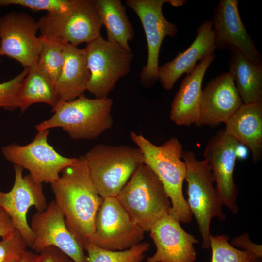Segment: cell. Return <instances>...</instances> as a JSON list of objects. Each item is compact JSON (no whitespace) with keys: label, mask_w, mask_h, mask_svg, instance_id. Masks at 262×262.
I'll list each match as a JSON object with an SVG mask.
<instances>
[{"label":"cell","mask_w":262,"mask_h":262,"mask_svg":"<svg viewBox=\"0 0 262 262\" xmlns=\"http://www.w3.org/2000/svg\"><path fill=\"white\" fill-rule=\"evenodd\" d=\"M50 184L54 201L64 214L69 230L82 247L91 244L103 198L91 178L85 156L76 158Z\"/></svg>","instance_id":"obj_1"},{"label":"cell","mask_w":262,"mask_h":262,"mask_svg":"<svg viewBox=\"0 0 262 262\" xmlns=\"http://www.w3.org/2000/svg\"><path fill=\"white\" fill-rule=\"evenodd\" d=\"M130 137L143 154L144 164L156 175L169 197V213L179 222L191 221L192 214L183 194L186 165L182 161L183 147L178 139L172 137L160 146L153 144L142 134L131 131Z\"/></svg>","instance_id":"obj_2"},{"label":"cell","mask_w":262,"mask_h":262,"mask_svg":"<svg viewBox=\"0 0 262 262\" xmlns=\"http://www.w3.org/2000/svg\"><path fill=\"white\" fill-rule=\"evenodd\" d=\"M113 100L90 99L84 94L75 99L60 101L53 115L35 126L38 131L60 128L75 140L95 139L113 124Z\"/></svg>","instance_id":"obj_3"},{"label":"cell","mask_w":262,"mask_h":262,"mask_svg":"<svg viewBox=\"0 0 262 262\" xmlns=\"http://www.w3.org/2000/svg\"><path fill=\"white\" fill-rule=\"evenodd\" d=\"M91 178L101 197H116L144 159L138 147L98 144L84 155Z\"/></svg>","instance_id":"obj_4"},{"label":"cell","mask_w":262,"mask_h":262,"mask_svg":"<svg viewBox=\"0 0 262 262\" xmlns=\"http://www.w3.org/2000/svg\"><path fill=\"white\" fill-rule=\"evenodd\" d=\"M133 220L145 232L171 207L170 199L160 180L146 164H141L116 196Z\"/></svg>","instance_id":"obj_5"},{"label":"cell","mask_w":262,"mask_h":262,"mask_svg":"<svg viewBox=\"0 0 262 262\" xmlns=\"http://www.w3.org/2000/svg\"><path fill=\"white\" fill-rule=\"evenodd\" d=\"M182 158L186 165L187 203L196 219L202 239V247H210V223L213 218H226L223 205L213 186L214 178L207 162L196 159L192 151H183Z\"/></svg>","instance_id":"obj_6"},{"label":"cell","mask_w":262,"mask_h":262,"mask_svg":"<svg viewBox=\"0 0 262 262\" xmlns=\"http://www.w3.org/2000/svg\"><path fill=\"white\" fill-rule=\"evenodd\" d=\"M37 22L40 36L77 47L100 36L103 26L94 0H73L67 11L47 13Z\"/></svg>","instance_id":"obj_7"},{"label":"cell","mask_w":262,"mask_h":262,"mask_svg":"<svg viewBox=\"0 0 262 262\" xmlns=\"http://www.w3.org/2000/svg\"><path fill=\"white\" fill-rule=\"evenodd\" d=\"M84 49L90 72L87 90L96 98H107L117 82L130 72L133 53L101 35L86 43Z\"/></svg>","instance_id":"obj_8"},{"label":"cell","mask_w":262,"mask_h":262,"mask_svg":"<svg viewBox=\"0 0 262 262\" xmlns=\"http://www.w3.org/2000/svg\"><path fill=\"white\" fill-rule=\"evenodd\" d=\"M49 130L38 131L33 139L25 145L12 143L2 147L8 161L29 171L36 182L52 183L62 171L75 162L76 158L62 156L48 142Z\"/></svg>","instance_id":"obj_9"},{"label":"cell","mask_w":262,"mask_h":262,"mask_svg":"<svg viewBox=\"0 0 262 262\" xmlns=\"http://www.w3.org/2000/svg\"><path fill=\"white\" fill-rule=\"evenodd\" d=\"M145 232L116 197L103 198L96 216L91 244L107 250H124L142 242Z\"/></svg>","instance_id":"obj_10"},{"label":"cell","mask_w":262,"mask_h":262,"mask_svg":"<svg viewBox=\"0 0 262 262\" xmlns=\"http://www.w3.org/2000/svg\"><path fill=\"white\" fill-rule=\"evenodd\" d=\"M167 0H127L126 4L138 16L142 25L147 46V59L141 71V81L148 88L158 80V62L160 48L166 36L174 37L177 27L164 16L162 8Z\"/></svg>","instance_id":"obj_11"},{"label":"cell","mask_w":262,"mask_h":262,"mask_svg":"<svg viewBox=\"0 0 262 262\" xmlns=\"http://www.w3.org/2000/svg\"><path fill=\"white\" fill-rule=\"evenodd\" d=\"M37 21L25 12H11L0 17V56L18 62L24 68L36 64L42 49Z\"/></svg>","instance_id":"obj_12"},{"label":"cell","mask_w":262,"mask_h":262,"mask_svg":"<svg viewBox=\"0 0 262 262\" xmlns=\"http://www.w3.org/2000/svg\"><path fill=\"white\" fill-rule=\"evenodd\" d=\"M239 144L224 129H220L209 139L203 153L204 160L211 167L222 204L233 213L238 212V190L233 174Z\"/></svg>","instance_id":"obj_13"},{"label":"cell","mask_w":262,"mask_h":262,"mask_svg":"<svg viewBox=\"0 0 262 262\" xmlns=\"http://www.w3.org/2000/svg\"><path fill=\"white\" fill-rule=\"evenodd\" d=\"M30 226L34 234L30 247L35 253L53 246L74 262H87L84 250L68 229L64 214L54 200L44 210L37 211L33 215Z\"/></svg>","instance_id":"obj_14"},{"label":"cell","mask_w":262,"mask_h":262,"mask_svg":"<svg viewBox=\"0 0 262 262\" xmlns=\"http://www.w3.org/2000/svg\"><path fill=\"white\" fill-rule=\"evenodd\" d=\"M14 168L15 180L11 189L7 192L0 190V207L9 215L15 229L30 247L34 234L27 222L28 211L32 206L37 211H43L48 204L42 183L35 181L29 174L24 176L22 167L14 165Z\"/></svg>","instance_id":"obj_15"},{"label":"cell","mask_w":262,"mask_h":262,"mask_svg":"<svg viewBox=\"0 0 262 262\" xmlns=\"http://www.w3.org/2000/svg\"><path fill=\"white\" fill-rule=\"evenodd\" d=\"M180 223L168 213L154 224L148 232L156 250L147 262H195L194 245L199 241Z\"/></svg>","instance_id":"obj_16"},{"label":"cell","mask_w":262,"mask_h":262,"mask_svg":"<svg viewBox=\"0 0 262 262\" xmlns=\"http://www.w3.org/2000/svg\"><path fill=\"white\" fill-rule=\"evenodd\" d=\"M242 104L229 71L211 80L202 90L196 126L215 127L225 123Z\"/></svg>","instance_id":"obj_17"},{"label":"cell","mask_w":262,"mask_h":262,"mask_svg":"<svg viewBox=\"0 0 262 262\" xmlns=\"http://www.w3.org/2000/svg\"><path fill=\"white\" fill-rule=\"evenodd\" d=\"M237 0H221L214 22H212L217 48L240 50L256 63H262L261 56L256 49L243 24Z\"/></svg>","instance_id":"obj_18"},{"label":"cell","mask_w":262,"mask_h":262,"mask_svg":"<svg viewBox=\"0 0 262 262\" xmlns=\"http://www.w3.org/2000/svg\"><path fill=\"white\" fill-rule=\"evenodd\" d=\"M216 49L212 22L206 20L198 28L196 39L186 50L159 67L158 80L163 87L171 90L182 74L192 73L198 60L213 54Z\"/></svg>","instance_id":"obj_19"},{"label":"cell","mask_w":262,"mask_h":262,"mask_svg":"<svg viewBox=\"0 0 262 262\" xmlns=\"http://www.w3.org/2000/svg\"><path fill=\"white\" fill-rule=\"evenodd\" d=\"M213 53L202 60L182 81L171 104L170 119L176 125L190 126L198 122L202 97V83Z\"/></svg>","instance_id":"obj_20"},{"label":"cell","mask_w":262,"mask_h":262,"mask_svg":"<svg viewBox=\"0 0 262 262\" xmlns=\"http://www.w3.org/2000/svg\"><path fill=\"white\" fill-rule=\"evenodd\" d=\"M225 132L248 148L252 162L262 156V102L243 104L225 123Z\"/></svg>","instance_id":"obj_21"},{"label":"cell","mask_w":262,"mask_h":262,"mask_svg":"<svg viewBox=\"0 0 262 262\" xmlns=\"http://www.w3.org/2000/svg\"><path fill=\"white\" fill-rule=\"evenodd\" d=\"M64 54V63L55 85L60 101H68L84 94L90 79V72L84 48L66 44Z\"/></svg>","instance_id":"obj_22"},{"label":"cell","mask_w":262,"mask_h":262,"mask_svg":"<svg viewBox=\"0 0 262 262\" xmlns=\"http://www.w3.org/2000/svg\"><path fill=\"white\" fill-rule=\"evenodd\" d=\"M229 71L243 104L262 102V65L238 49H231Z\"/></svg>","instance_id":"obj_23"},{"label":"cell","mask_w":262,"mask_h":262,"mask_svg":"<svg viewBox=\"0 0 262 262\" xmlns=\"http://www.w3.org/2000/svg\"><path fill=\"white\" fill-rule=\"evenodd\" d=\"M60 102L55 85L37 63L29 68L16 95V106L22 113L32 104L45 103L54 109Z\"/></svg>","instance_id":"obj_24"},{"label":"cell","mask_w":262,"mask_h":262,"mask_svg":"<svg viewBox=\"0 0 262 262\" xmlns=\"http://www.w3.org/2000/svg\"><path fill=\"white\" fill-rule=\"evenodd\" d=\"M103 25L107 40L131 50L129 42L134 37V31L126 14L125 7L120 0H94Z\"/></svg>","instance_id":"obj_25"},{"label":"cell","mask_w":262,"mask_h":262,"mask_svg":"<svg viewBox=\"0 0 262 262\" xmlns=\"http://www.w3.org/2000/svg\"><path fill=\"white\" fill-rule=\"evenodd\" d=\"M150 246L149 243L142 242L124 250H107L92 244L83 248L87 253V262H142Z\"/></svg>","instance_id":"obj_26"},{"label":"cell","mask_w":262,"mask_h":262,"mask_svg":"<svg viewBox=\"0 0 262 262\" xmlns=\"http://www.w3.org/2000/svg\"><path fill=\"white\" fill-rule=\"evenodd\" d=\"M39 37L42 49L37 64L55 84L64 63L65 44L49 38Z\"/></svg>","instance_id":"obj_27"},{"label":"cell","mask_w":262,"mask_h":262,"mask_svg":"<svg viewBox=\"0 0 262 262\" xmlns=\"http://www.w3.org/2000/svg\"><path fill=\"white\" fill-rule=\"evenodd\" d=\"M211 262H262L249 252L239 249L229 242L225 235L213 236L210 239Z\"/></svg>","instance_id":"obj_28"},{"label":"cell","mask_w":262,"mask_h":262,"mask_svg":"<svg viewBox=\"0 0 262 262\" xmlns=\"http://www.w3.org/2000/svg\"><path fill=\"white\" fill-rule=\"evenodd\" d=\"M73 0H0V7L10 5L20 6L33 11H46L49 13H60L67 11Z\"/></svg>","instance_id":"obj_29"},{"label":"cell","mask_w":262,"mask_h":262,"mask_svg":"<svg viewBox=\"0 0 262 262\" xmlns=\"http://www.w3.org/2000/svg\"><path fill=\"white\" fill-rule=\"evenodd\" d=\"M29 72V68L24 69L13 79L0 83V108L14 111L16 106V95L21 82Z\"/></svg>","instance_id":"obj_30"},{"label":"cell","mask_w":262,"mask_h":262,"mask_svg":"<svg viewBox=\"0 0 262 262\" xmlns=\"http://www.w3.org/2000/svg\"><path fill=\"white\" fill-rule=\"evenodd\" d=\"M27 246L23 236L16 229L11 237L0 241V262H16Z\"/></svg>","instance_id":"obj_31"},{"label":"cell","mask_w":262,"mask_h":262,"mask_svg":"<svg viewBox=\"0 0 262 262\" xmlns=\"http://www.w3.org/2000/svg\"><path fill=\"white\" fill-rule=\"evenodd\" d=\"M230 244L239 249L249 252L258 258L262 259V245L252 242L247 233L234 237L231 241Z\"/></svg>","instance_id":"obj_32"},{"label":"cell","mask_w":262,"mask_h":262,"mask_svg":"<svg viewBox=\"0 0 262 262\" xmlns=\"http://www.w3.org/2000/svg\"><path fill=\"white\" fill-rule=\"evenodd\" d=\"M38 254L39 262H74L63 251L53 246L45 248Z\"/></svg>","instance_id":"obj_33"},{"label":"cell","mask_w":262,"mask_h":262,"mask_svg":"<svg viewBox=\"0 0 262 262\" xmlns=\"http://www.w3.org/2000/svg\"><path fill=\"white\" fill-rule=\"evenodd\" d=\"M16 229L14 223L6 211L0 207V237L6 239L11 237Z\"/></svg>","instance_id":"obj_34"},{"label":"cell","mask_w":262,"mask_h":262,"mask_svg":"<svg viewBox=\"0 0 262 262\" xmlns=\"http://www.w3.org/2000/svg\"><path fill=\"white\" fill-rule=\"evenodd\" d=\"M16 262H39L38 253L25 250Z\"/></svg>","instance_id":"obj_35"},{"label":"cell","mask_w":262,"mask_h":262,"mask_svg":"<svg viewBox=\"0 0 262 262\" xmlns=\"http://www.w3.org/2000/svg\"><path fill=\"white\" fill-rule=\"evenodd\" d=\"M244 145L239 144L237 148V157L245 158L246 155V150Z\"/></svg>","instance_id":"obj_36"}]
</instances>
